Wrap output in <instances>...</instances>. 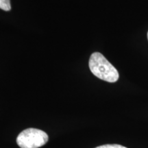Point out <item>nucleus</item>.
Wrapping results in <instances>:
<instances>
[{"instance_id":"f257e3e1","label":"nucleus","mask_w":148,"mask_h":148,"mask_svg":"<svg viewBox=\"0 0 148 148\" xmlns=\"http://www.w3.org/2000/svg\"><path fill=\"white\" fill-rule=\"evenodd\" d=\"M88 65L92 73L103 81L115 82L119 79V72L101 53H92Z\"/></svg>"},{"instance_id":"f03ea898","label":"nucleus","mask_w":148,"mask_h":148,"mask_svg":"<svg viewBox=\"0 0 148 148\" xmlns=\"http://www.w3.org/2000/svg\"><path fill=\"white\" fill-rule=\"evenodd\" d=\"M48 135L36 128L24 130L16 138V143L21 148H38L47 143Z\"/></svg>"},{"instance_id":"7ed1b4c3","label":"nucleus","mask_w":148,"mask_h":148,"mask_svg":"<svg viewBox=\"0 0 148 148\" xmlns=\"http://www.w3.org/2000/svg\"><path fill=\"white\" fill-rule=\"evenodd\" d=\"M0 9L5 11H9L11 9L10 0H0Z\"/></svg>"},{"instance_id":"20e7f679","label":"nucleus","mask_w":148,"mask_h":148,"mask_svg":"<svg viewBox=\"0 0 148 148\" xmlns=\"http://www.w3.org/2000/svg\"><path fill=\"white\" fill-rule=\"evenodd\" d=\"M95 148H127L118 144H107V145H103L101 146H98Z\"/></svg>"},{"instance_id":"39448f33","label":"nucleus","mask_w":148,"mask_h":148,"mask_svg":"<svg viewBox=\"0 0 148 148\" xmlns=\"http://www.w3.org/2000/svg\"><path fill=\"white\" fill-rule=\"evenodd\" d=\"M147 39H148V32H147Z\"/></svg>"}]
</instances>
